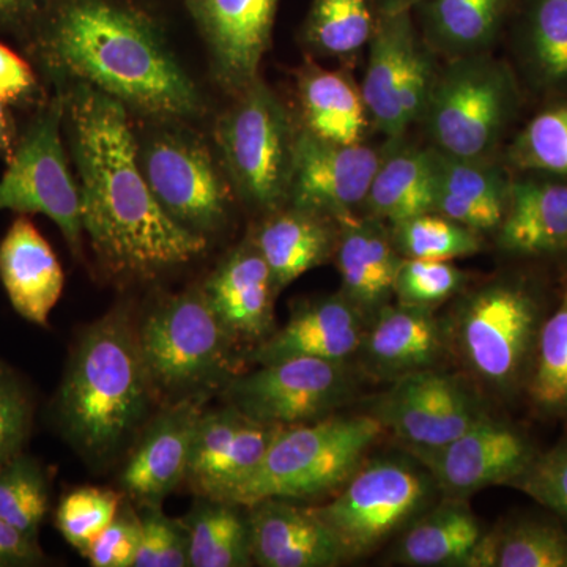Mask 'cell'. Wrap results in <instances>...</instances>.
<instances>
[{
  "mask_svg": "<svg viewBox=\"0 0 567 567\" xmlns=\"http://www.w3.org/2000/svg\"><path fill=\"white\" fill-rule=\"evenodd\" d=\"M405 451L434 477L440 494L462 499L513 486L540 453L527 429L492 413L445 445Z\"/></svg>",
  "mask_w": 567,
  "mask_h": 567,
  "instance_id": "5bb4252c",
  "label": "cell"
},
{
  "mask_svg": "<svg viewBox=\"0 0 567 567\" xmlns=\"http://www.w3.org/2000/svg\"><path fill=\"white\" fill-rule=\"evenodd\" d=\"M517 0H421L413 9L421 37L447 59L488 52Z\"/></svg>",
  "mask_w": 567,
  "mask_h": 567,
  "instance_id": "f546056e",
  "label": "cell"
},
{
  "mask_svg": "<svg viewBox=\"0 0 567 567\" xmlns=\"http://www.w3.org/2000/svg\"><path fill=\"white\" fill-rule=\"evenodd\" d=\"M468 567H567V527L551 513L511 518L486 532Z\"/></svg>",
  "mask_w": 567,
  "mask_h": 567,
  "instance_id": "836d02e7",
  "label": "cell"
},
{
  "mask_svg": "<svg viewBox=\"0 0 567 567\" xmlns=\"http://www.w3.org/2000/svg\"><path fill=\"white\" fill-rule=\"evenodd\" d=\"M54 0H0V32L25 40Z\"/></svg>",
  "mask_w": 567,
  "mask_h": 567,
  "instance_id": "c3c4849f",
  "label": "cell"
},
{
  "mask_svg": "<svg viewBox=\"0 0 567 567\" xmlns=\"http://www.w3.org/2000/svg\"><path fill=\"white\" fill-rule=\"evenodd\" d=\"M511 487L535 499L567 527V436L557 445L540 450L527 472Z\"/></svg>",
  "mask_w": 567,
  "mask_h": 567,
  "instance_id": "7bdbcfd3",
  "label": "cell"
},
{
  "mask_svg": "<svg viewBox=\"0 0 567 567\" xmlns=\"http://www.w3.org/2000/svg\"><path fill=\"white\" fill-rule=\"evenodd\" d=\"M200 402L186 399L145 431L122 473V487L144 506H162L188 475Z\"/></svg>",
  "mask_w": 567,
  "mask_h": 567,
  "instance_id": "7402d4cb",
  "label": "cell"
},
{
  "mask_svg": "<svg viewBox=\"0 0 567 567\" xmlns=\"http://www.w3.org/2000/svg\"><path fill=\"white\" fill-rule=\"evenodd\" d=\"M446 350L445 323L434 309L390 303L365 327L357 357L365 374L394 382L436 368Z\"/></svg>",
  "mask_w": 567,
  "mask_h": 567,
  "instance_id": "ffe728a7",
  "label": "cell"
},
{
  "mask_svg": "<svg viewBox=\"0 0 567 567\" xmlns=\"http://www.w3.org/2000/svg\"><path fill=\"white\" fill-rule=\"evenodd\" d=\"M495 245L529 265H567V181L543 174H514L509 205Z\"/></svg>",
  "mask_w": 567,
  "mask_h": 567,
  "instance_id": "d6986e66",
  "label": "cell"
},
{
  "mask_svg": "<svg viewBox=\"0 0 567 567\" xmlns=\"http://www.w3.org/2000/svg\"><path fill=\"white\" fill-rule=\"evenodd\" d=\"M339 223L317 213L286 207L267 213L252 238L270 268L278 293L312 268L333 259Z\"/></svg>",
  "mask_w": 567,
  "mask_h": 567,
  "instance_id": "f1b7e54d",
  "label": "cell"
},
{
  "mask_svg": "<svg viewBox=\"0 0 567 567\" xmlns=\"http://www.w3.org/2000/svg\"><path fill=\"white\" fill-rule=\"evenodd\" d=\"M252 561L262 567H333L346 561L334 533L317 509L289 499L249 506Z\"/></svg>",
  "mask_w": 567,
  "mask_h": 567,
  "instance_id": "44dd1931",
  "label": "cell"
},
{
  "mask_svg": "<svg viewBox=\"0 0 567 567\" xmlns=\"http://www.w3.org/2000/svg\"><path fill=\"white\" fill-rule=\"evenodd\" d=\"M368 320L341 292L306 301L281 330L264 339L251 353L259 364L289 358L349 361L357 357Z\"/></svg>",
  "mask_w": 567,
  "mask_h": 567,
  "instance_id": "603a6c76",
  "label": "cell"
},
{
  "mask_svg": "<svg viewBox=\"0 0 567 567\" xmlns=\"http://www.w3.org/2000/svg\"><path fill=\"white\" fill-rule=\"evenodd\" d=\"M524 89L516 70L491 52L450 59L436 70L423 115L432 147L462 158H495L516 123Z\"/></svg>",
  "mask_w": 567,
  "mask_h": 567,
  "instance_id": "8992f818",
  "label": "cell"
},
{
  "mask_svg": "<svg viewBox=\"0 0 567 567\" xmlns=\"http://www.w3.org/2000/svg\"><path fill=\"white\" fill-rule=\"evenodd\" d=\"M20 134L17 132L13 117L10 114V106L0 99V159L9 162L17 148Z\"/></svg>",
  "mask_w": 567,
  "mask_h": 567,
  "instance_id": "f907efd6",
  "label": "cell"
},
{
  "mask_svg": "<svg viewBox=\"0 0 567 567\" xmlns=\"http://www.w3.org/2000/svg\"><path fill=\"white\" fill-rule=\"evenodd\" d=\"M0 281L22 319L47 327L65 276L51 245L25 215L14 219L0 241Z\"/></svg>",
  "mask_w": 567,
  "mask_h": 567,
  "instance_id": "83f0119b",
  "label": "cell"
},
{
  "mask_svg": "<svg viewBox=\"0 0 567 567\" xmlns=\"http://www.w3.org/2000/svg\"><path fill=\"white\" fill-rule=\"evenodd\" d=\"M59 92L80 178L82 227L103 270L152 278L203 256L207 237L174 221L153 196L128 110L85 82Z\"/></svg>",
  "mask_w": 567,
  "mask_h": 567,
  "instance_id": "6da1fadb",
  "label": "cell"
},
{
  "mask_svg": "<svg viewBox=\"0 0 567 567\" xmlns=\"http://www.w3.org/2000/svg\"><path fill=\"white\" fill-rule=\"evenodd\" d=\"M207 44L215 81L230 95L260 76L279 0H183Z\"/></svg>",
  "mask_w": 567,
  "mask_h": 567,
  "instance_id": "e0dca14e",
  "label": "cell"
},
{
  "mask_svg": "<svg viewBox=\"0 0 567 567\" xmlns=\"http://www.w3.org/2000/svg\"><path fill=\"white\" fill-rule=\"evenodd\" d=\"M137 336L153 390L159 393H196L230 379L237 339L213 311L203 287L164 298Z\"/></svg>",
  "mask_w": 567,
  "mask_h": 567,
  "instance_id": "ba28073f",
  "label": "cell"
},
{
  "mask_svg": "<svg viewBox=\"0 0 567 567\" xmlns=\"http://www.w3.org/2000/svg\"><path fill=\"white\" fill-rule=\"evenodd\" d=\"M32 401L13 371L0 363V468L22 454L32 425Z\"/></svg>",
  "mask_w": 567,
  "mask_h": 567,
  "instance_id": "f6af8a7d",
  "label": "cell"
},
{
  "mask_svg": "<svg viewBox=\"0 0 567 567\" xmlns=\"http://www.w3.org/2000/svg\"><path fill=\"white\" fill-rule=\"evenodd\" d=\"M203 289L213 311L237 341L262 342L274 331L278 290L252 237L227 254Z\"/></svg>",
  "mask_w": 567,
  "mask_h": 567,
  "instance_id": "cb8c5ba5",
  "label": "cell"
},
{
  "mask_svg": "<svg viewBox=\"0 0 567 567\" xmlns=\"http://www.w3.org/2000/svg\"><path fill=\"white\" fill-rule=\"evenodd\" d=\"M484 535L465 499L446 496L402 532L391 559L413 567H468Z\"/></svg>",
  "mask_w": 567,
  "mask_h": 567,
  "instance_id": "4dcf8cb0",
  "label": "cell"
},
{
  "mask_svg": "<svg viewBox=\"0 0 567 567\" xmlns=\"http://www.w3.org/2000/svg\"><path fill=\"white\" fill-rule=\"evenodd\" d=\"M468 275L450 260L402 259L394 284L395 303L434 309L464 292Z\"/></svg>",
  "mask_w": 567,
  "mask_h": 567,
  "instance_id": "60d3db41",
  "label": "cell"
},
{
  "mask_svg": "<svg viewBox=\"0 0 567 567\" xmlns=\"http://www.w3.org/2000/svg\"><path fill=\"white\" fill-rule=\"evenodd\" d=\"M516 174H543L567 181V96L550 100L509 142L503 158Z\"/></svg>",
  "mask_w": 567,
  "mask_h": 567,
  "instance_id": "74e56055",
  "label": "cell"
},
{
  "mask_svg": "<svg viewBox=\"0 0 567 567\" xmlns=\"http://www.w3.org/2000/svg\"><path fill=\"white\" fill-rule=\"evenodd\" d=\"M434 477L415 457H379L358 468L334 499L317 513L334 533L346 561L363 558L404 532L439 494Z\"/></svg>",
  "mask_w": 567,
  "mask_h": 567,
  "instance_id": "9c48e42d",
  "label": "cell"
},
{
  "mask_svg": "<svg viewBox=\"0 0 567 567\" xmlns=\"http://www.w3.org/2000/svg\"><path fill=\"white\" fill-rule=\"evenodd\" d=\"M122 496L100 487H81L63 496L55 513V527L66 543L84 554L95 537L121 511Z\"/></svg>",
  "mask_w": 567,
  "mask_h": 567,
  "instance_id": "b9f144b4",
  "label": "cell"
},
{
  "mask_svg": "<svg viewBox=\"0 0 567 567\" xmlns=\"http://www.w3.org/2000/svg\"><path fill=\"white\" fill-rule=\"evenodd\" d=\"M297 91L301 128L338 144L363 142L371 121L360 85L347 71L305 63L297 71Z\"/></svg>",
  "mask_w": 567,
  "mask_h": 567,
  "instance_id": "1f68e13d",
  "label": "cell"
},
{
  "mask_svg": "<svg viewBox=\"0 0 567 567\" xmlns=\"http://www.w3.org/2000/svg\"><path fill=\"white\" fill-rule=\"evenodd\" d=\"M282 429L254 420L233 405L203 413L186 480L204 498L224 502L252 475Z\"/></svg>",
  "mask_w": 567,
  "mask_h": 567,
  "instance_id": "ac0fdd59",
  "label": "cell"
},
{
  "mask_svg": "<svg viewBox=\"0 0 567 567\" xmlns=\"http://www.w3.org/2000/svg\"><path fill=\"white\" fill-rule=\"evenodd\" d=\"M379 14H393L415 9L421 0H374Z\"/></svg>",
  "mask_w": 567,
  "mask_h": 567,
  "instance_id": "816d5d0a",
  "label": "cell"
},
{
  "mask_svg": "<svg viewBox=\"0 0 567 567\" xmlns=\"http://www.w3.org/2000/svg\"><path fill=\"white\" fill-rule=\"evenodd\" d=\"M385 432L369 413L284 427L252 475L224 502L249 507L270 498L305 502L333 495Z\"/></svg>",
  "mask_w": 567,
  "mask_h": 567,
  "instance_id": "5b68a950",
  "label": "cell"
},
{
  "mask_svg": "<svg viewBox=\"0 0 567 567\" xmlns=\"http://www.w3.org/2000/svg\"><path fill=\"white\" fill-rule=\"evenodd\" d=\"M334 259L341 293L371 322L393 300L395 278L404 259L395 249L390 224L365 213L339 223Z\"/></svg>",
  "mask_w": 567,
  "mask_h": 567,
  "instance_id": "484cf974",
  "label": "cell"
},
{
  "mask_svg": "<svg viewBox=\"0 0 567 567\" xmlns=\"http://www.w3.org/2000/svg\"><path fill=\"white\" fill-rule=\"evenodd\" d=\"M357 390L349 361L289 358L260 364L226 382L229 405L254 420L282 425L315 423L333 415Z\"/></svg>",
  "mask_w": 567,
  "mask_h": 567,
  "instance_id": "7c38bea8",
  "label": "cell"
},
{
  "mask_svg": "<svg viewBox=\"0 0 567 567\" xmlns=\"http://www.w3.org/2000/svg\"><path fill=\"white\" fill-rule=\"evenodd\" d=\"M234 99L215 126L230 186L254 210H279L287 204L298 128L260 76Z\"/></svg>",
  "mask_w": 567,
  "mask_h": 567,
  "instance_id": "52a82bcc",
  "label": "cell"
},
{
  "mask_svg": "<svg viewBox=\"0 0 567 567\" xmlns=\"http://www.w3.org/2000/svg\"><path fill=\"white\" fill-rule=\"evenodd\" d=\"M383 148L338 144L298 128L287 204L341 223L360 215Z\"/></svg>",
  "mask_w": 567,
  "mask_h": 567,
  "instance_id": "2e32d148",
  "label": "cell"
},
{
  "mask_svg": "<svg viewBox=\"0 0 567 567\" xmlns=\"http://www.w3.org/2000/svg\"><path fill=\"white\" fill-rule=\"evenodd\" d=\"M432 155L434 212L476 233L495 235L509 205L513 171L495 158H462L434 147Z\"/></svg>",
  "mask_w": 567,
  "mask_h": 567,
  "instance_id": "d4e9b609",
  "label": "cell"
},
{
  "mask_svg": "<svg viewBox=\"0 0 567 567\" xmlns=\"http://www.w3.org/2000/svg\"><path fill=\"white\" fill-rule=\"evenodd\" d=\"M435 73L434 51L421 37L413 11L380 14L360 85L372 125L390 141L402 140L420 123Z\"/></svg>",
  "mask_w": 567,
  "mask_h": 567,
  "instance_id": "8fae6325",
  "label": "cell"
},
{
  "mask_svg": "<svg viewBox=\"0 0 567 567\" xmlns=\"http://www.w3.org/2000/svg\"><path fill=\"white\" fill-rule=\"evenodd\" d=\"M379 17L374 0H312L301 41L316 58L350 62L368 47Z\"/></svg>",
  "mask_w": 567,
  "mask_h": 567,
  "instance_id": "d590c367",
  "label": "cell"
},
{
  "mask_svg": "<svg viewBox=\"0 0 567 567\" xmlns=\"http://www.w3.org/2000/svg\"><path fill=\"white\" fill-rule=\"evenodd\" d=\"M140 546L133 567L189 566L188 533L183 522L164 516L159 506H145Z\"/></svg>",
  "mask_w": 567,
  "mask_h": 567,
  "instance_id": "ee69618b",
  "label": "cell"
},
{
  "mask_svg": "<svg viewBox=\"0 0 567 567\" xmlns=\"http://www.w3.org/2000/svg\"><path fill=\"white\" fill-rule=\"evenodd\" d=\"M404 259L450 260L475 256L484 249V235L440 213L429 212L390 226Z\"/></svg>",
  "mask_w": 567,
  "mask_h": 567,
  "instance_id": "f35d334b",
  "label": "cell"
},
{
  "mask_svg": "<svg viewBox=\"0 0 567 567\" xmlns=\"http://www.w3.org/2000/svg\"><path fill=\"white\" fill-rule=\"evenodd\" d=\"M509 21L522 84L544 102L567 96V0H517Z\"/></svg>",
  "mask_w": 567,
  "mask_h": 567,
  "instance_id": "4316f807",
  "label": "cell"
},
{
  "mask_svg": "<svg viewBox=\"0 0 567 567\" xmlns=\"http://www.w3.org/2000/svg\"><path fill=\"white\" fill-rule=\"evenodd\" d=\"M47 563L39 540L0 520V567L41 566Z\"/></svg>",
  "mask_w": 567,
  "mask_h": 567,
  "instance_id": "681fc988",
  "label": "cell"
},
{
  "mask_svg": "<svg viewBox=\"0 0 567 567\" xmlns=\"http://www.w3.org/2000/svg\"><path fill=\"white\" fill-rule=\"evenodd\" d=\"M24 41L55 84L85 82L126 110L163 122L203 112L162 25L126 0H54Z\"/></svg>",
  "mask_w": 567,
  "mask_h": 567,
  "instance_id": "7a4b0ae2",
  "label": "cell"
},
{
  "mask_svg": "<svg viewBox=\"0 0 567 567\" xmlns=\"http://www.w3.org/2000/svg\"><path fill=\"white\" fill-rule=\"evenodd\" d=\"M0 99L10 107L21 110L41 107L47 103L31 63L3 43H0Z\"/></svg>",
  "mask_w": 567,
  "mask_h": 567,
  "instance_id": "7dc6e473",
  "label": "cell"
},
{
  "mask_svg": "<svg viewBox=\"0 0 567 567\" xmlns=\"http://www.w3.org/2000/svg\"><path fill=\"white\" fill-rule=\"evenodd\" d=\"M402 140L388 141L363 207L365 215L390 226L434 212L432 147L405 145Z\"/></svg>",
  "mask_w": 567,
  "mask_h": 567,
  "instance_id": "d6a6232c",
  "label": "cell"
},
{
  "mask_svg": "<svg viewBox=\"0 0 567 567\" xmlns=\"http://www.w3.org/2000/svg\"><path fill=\"white\" fill-rule=\"evenodd\" d=\"M234 503L205 498L183 520L188 533L189 567L252 565L248 518Z\"/></svg>",
  "mask_w": 567,
  "mask_h": 567,
  "instance_id": "8d00e7d4",
  "label": "cell"
},
{
  "mask_svg": "<svg viewBox=\"0 0 567 567\" xmlns=\"http://www.w3.org/2000/svg\"><path fill=\"white\" fill-rule=\"evenodd\" d=\"M50 509V484L35 458L20 454L0 468V520L39 539Z\"/></svg>",
  "mask_w": 567,
  "mask_h": 567,
  "instance_id": "ab89813d",
  "label": "cell"
},
{
  "mask_svg": "<svg viewBox=\"0 0 567 567\" xmlns=\"http://www.w3.org/2000/svg\"><path fill=\"white\" fill-rule=\"evenodd\" d=\"M524 401L546 423H567V265L559 268L557 295L537 339Z\"/></svg>",
  "mask_w": 567,
  "mask_h": 567,
  "instance_id": "e575fe53",
  "label": "cell"
},
{
  "mask_svg": "<svg viewBox=\"0 0 567 567\" xmlns=\"http://www.w3.org/2000/svg\"><path fill=\"white\" fill-rule=\"evenodd\" d=\"M62 125L63 99L59 92L39 107L7 162L0 181V212L48 216L61 229L71 254L81 259V193L70 173Z\"/></svg>",
  "mask_w": 567,
  "mask_h": 567,
  "instance_id": "30bf717a",
  "label": "cell"
},
{
  "mask_svg": "<svg viewBox=\"0 0 567 567\" xmlns=\"http://www.w3.org/2000/svg\"><path fill=\"white\" fill-rule=\"evenodd\" d=\"M137 155L145 181L163 210L194 234L218 233L230 212V183L224 182L207 145L182 130L156 132Z\"/></svg>",
  "mask_w": 567,
  "mask_h": 567,
  "instance_id": "4fadbf2b",
  "label": "cell"
},
{
  "mask_svg": "<svg viewBox=\"0 0 567 567\" xmlns=\"http://www.w3.org/2000/svg\"><path fill=\"white\" fill-rule=\"evenodd\" d=\"M557 284L528 264L462 295L445 323L447 350L483 393L503 404L524 399L540 328Z\"/></svg>",
  "mask_w": 567,
  "mask_h": 567,
  "instance_id": "277c9868",
  "label": "cell"
},
{
  "mask_svg": "<svg viewBox=\"0 0 567 567\" xmlns=\"http://www.w3.org/2000/svg\"><path fill=\"white\" fill-rule=\"evenodd\" d=\"M141 518L132 511H118L114 520L84 551L93 567H133L140 546Z\"/></svg>",
  "mask_w": 567,
  "mask_h": 567,
  "instance_id": "bcb514c9",
  "label": "cell"
},
{
  "mask_svg": "<svg viewBox=\"0 0 567 567\" xmlns=\"http://www.w3.org/2000/svg\"><path fill=\"white\" fill-rule=\"evenodd\" d=\"M488 413L476 386L434 368L394 380L369 415L393 432L404 450H412L445 445Z\"/></svg>",
  "mask_w": 567,
  "mask_h": 567,
  "instance_id": "9a60e30c",
  "label": "cell"
},
{
  "mask_svg": "<svg viewBox=\"0 0 567 567\" xmlns=\"http://www.w3.org/2000/svg\"><path fill=\"white\" fill-rule=\"evenodd\" d=\"M153 391L137 328L125 309H115L81 334L54 413L71 445L103 462L140 425Z\"/></svg>",
  "mask_w": 567,
  "mask_h": 567,
  "instance_id": "3957f363",
  "label": "cell"
}]
</instances>
